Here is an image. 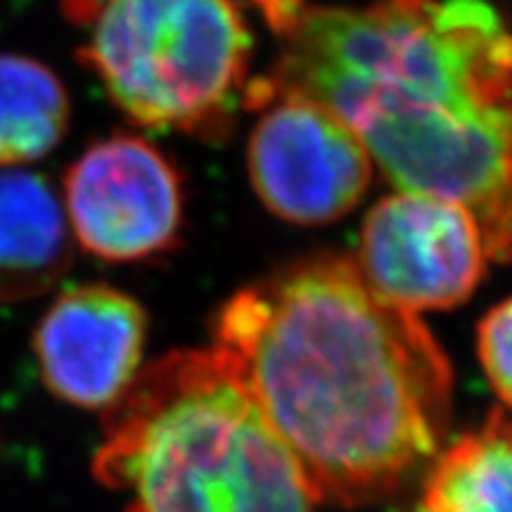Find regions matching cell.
Here are the masks:
<instances>
[{
    "instance_id": "4fadbf2b",
    "label": "cell",
    "mask_w": 512,
    "mask_h": 512,
    "mask_svg": "<svg viewBox=\"0 0 512 512\" xmlns=\"http://www.w3.org/2000/svg\"><path fill=\"white\" fill-rule=\"evenodd\" d=\"M249 3L259 10V15L266 19L268 29L278 38L290 34L299 17L311 8L306 0H249Z\"/></svg>"
},
{
    "instance_id": "30bf717a",
    "label": "cell",
    "mask_w": 512,
    "mask_h": 512,
    "mask_svg": "<svg viewBox=\"0 0 512 512\" xmlns=\"http://www.w3.org/2000/svg\"><path fill=\"white\" fill-rule=\"evenodd\" d=\"M413 512H512V415L494 408L448 439L418 482Z\"/></svg>"
},
{
    "instance_id": "ba28073f",
    "label": "cell",
    "mask_w": 512,
    "mask_h": 512,
    "mask_svg": "<svg viewBox=\"0 0 512 512\" xmlns=\"http://www.w3.org/2000/svg\"><path fill=\"white\" fill-rule=\"evenodd\" d=\"M147 313L138 299L105 283L57 294L34 335L48 392L86 411H110L143 370Z\"/></svg>"
},
{
    "instance_id": "8fae6325",
    "label": "cell",
    "mask_w": 512,
    "mask_h": 512,
    "mask_svg": "<svg viewBox=\"0 0 512 512\" xmlns=\"http://www.w3.org/2000/svg\"><path fill=\"white\" fill-rule=\"evenodd\" d=\"M69 93L48 64L0 53V169L48 157L67 136Z\"/></svg>"
},
{
    "instance_id": "277c9868",
    "label": "cell",
    "mask_w": 512,
    "mask_h": 512,
    "mask_svg": "<svg viewBox=\"0 0 512 512\" xmlns=\"http://www.w3.org/2000/svg\"><path fill=\"white\" fill-rule=\"evenodd\" d=\"M76 57L136 126L216 140L245 110L254 36L238 0H60Z\"/></svg>"
},
{
    "instance_id": "6da1fadb",
    "label": "cell",
    "mask_w": 512,
    "mask_h": 512,
    "mask_svg": "<svg viewBox=\"0 0 512 512\" xmlns=\"http://www.w3.org/2000/svg\"><path fill=\"white\" fill-rule=\"evenodd\" d=\"M211 347L320 505L389 501L420 482L451 434V361L351 256H309L242 287L211 320Z\"/></svg>"
},
{
    "instance_id": "5b68a950",
    "label": "cell",
    "mask_w": 512,
    "mask_h": 512,
    "mask_svg": "<svg viewBox=\"0 0 512 512\" xmlns=\"http://www.w3.org/2000/svg\"><path fill=\"white\" fill-rule=\"evenodd\" d=\"M256 112L247 174L271 214L294 226H325L363 200L373 181V159L332 107L283 93Z\"/></svg>"
},
{
    "instance_id": "7c38bea8",
    "label": "cell",
    "mask_w": 512,
    "mask_h": 512,
    "mask_svg": "<svg viewBox=\"0 0 512 512\" xmlns=\"http://www.w3.org/2000/svg\"><path fill=\"white\" fill-rule=\"evenodd\" d=\"M477 356L494 394L512 413V297L484 313L477 325Z\"/></svg>"
},
{
    "instance_id": "52a82bcc",
    "label": "cell",
    "mask_w": 512,
    "mask_h": 512,
    "mask_svg": "<svg viewBox=\"0 0 512 512\" xmlns=\"http://www.w3.org/2000/svg\"><path fill=\"white\" fill-rule=\"evenodd\" d=\"M354 261L377 294L420 316L465 304L484 280L489 254L465 207L396 190L368 211Z\"/></svg>"
},
{
    "instance_id": "8992f818",
    "label": "cell",
    "mask_w": 512,
    "mask_h": 512,
    "mask_svg": "<svg viewBox=\"0 0 512 512\" xmlns=\"http://www.w3.org/2000/svg\"><path fill=\"white\" fill-rule=\"evenodd\" d=\"M60 197L74 242L100 261L152 259L181 235V176L143 136L114 133L88 145L64 174Z\"/></svg>"
},
{
    "instance_id": "7a4b0ae2",
    "label": "cell",
    "mask_w": 512,
    "mask_h": 512,
    "mask_svg": "<svg viewBox=\"0 0 512 512\" xmlns=\"http://www.w3.org/2000/svg\"><path fill=\"white\" fill-rule=\"evenodd\" d=\"M245 110L306 95L354 128L399 190L477 221L489 261L512 264V29L489 0L311 5Z\"/></svg>"
},
{
    "instance_id": "9c48e42d",
    "label": "cell",
    "mask_w": 512,
    "mask_h": 512,
    "mask_svg": "<svg viewBox=\"0 0 512 512\" xmlns=\"http://www.w3.org/2000/svg\"><path fill=\"white\" fill-rule=\"evenodd\" d=\"M74 238L60 192L27 169H0V304L29 302L67 275Z\"/></svg>"
},
{
    "instance_id": "3957f363",
    "label": "cell",
    "mask_w": 512,
    "mask_h": 512,
    "mask_svg": "<svg viewBox=\"0 0 512 512\" xmlns=\"http://www.w3.org/2000/svg\"><path fill=\"white\" fill-rule=\"evenodd\" d=\"M93 475L124 512H316L306 482L247 384L216 347L178 349L102 413Z\"/></svg>"
}]
</instances>
